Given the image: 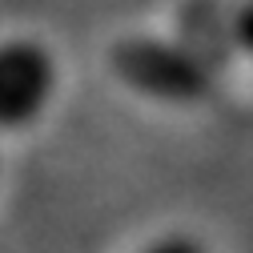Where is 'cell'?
<instances>
[{
  "instance_id": "6da1fadb",
  "label": "cell",
  "mask_w": 253,
  "mask_h": 253,
  "mask_svg": "<svg viewBox=\"0 0 253 253\" xmlns=\"http://www.w3.org/2000/svg\"><path fill=\"white\" fill-rule=\"evenodd\" d=\"M56 97V56L33 37L0 41V137L28 133Z\"/></svg>"
},
{
  "instance_id": "7a4b0ae2",
  "label": "cell",
  "mask_w": 253,
  "mask_h": 253,
  "mask_svg": "<svg viewBox=\"0 0 253 253\" xmlns=\"http://www.w3.org/2000/svg\"><path fill=\"white\" fill-rule=\"evenodd\" d=\"M117 60H121V73L129 77V84H137L141 92L161 97V101H193L205 81L197 60H189V56H177L169 69L153 65L145 44H129V52H117Z\"/></svg>"
},
{
  "instance_id": "3957f363",
  "label": "cell",
  "mask_w": 253,
  "mask_h": 253,
  "mask_svg": "<svg viewBox=\"0 0 253 253\" xmlns=\"http://www.w3.org/2000/svg\"><path fill=\"white\" fill-rule=\"evenodd\" d=\"M141 253H205V245L197 237H189V233H169V237L149 241Z\"/></svg>"
},
{
  "instance_id": "277c9868",
  "label": "cell",
  "mask_w": 253,
  "mask_h": 253,
  "mask_svg": "<svg viewBox=\"0 0 253 253\" xmlns=\"http://www.w3.org/2000/svg\"><path fill=\"white\" fill-rule=\"evenodd\" d=\"M241 41H245V52H253V12L241 16Z\"/></svg>"
}]
</instances>
